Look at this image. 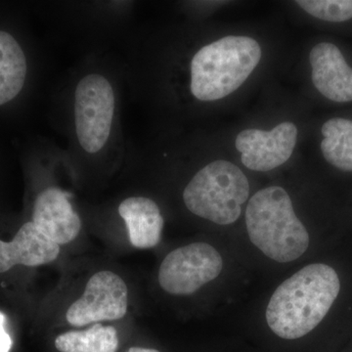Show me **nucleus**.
<instances>
[{
  "label": "nucleus",
  "mask_w": 352,
  "mask_h": 352,
  "mask_svg": "<svg viewBox=\"0 0 352 352\" xmlns=\"http://www.w3.org/2000/svg\"><path fill=\"white\" fill-rule=\"evenodd\" d=\"M321 132V150L326 161L340 170L352 171V120H329Z\"/></svg>",
  "instance_id": "nucleus-15"
},
{
  "label": "nucleus",
  "mask_w": 352,
  "mask_h": 352,
  "mask_svg": "<svg viewBox=\"0 0 352 352\" xmlns=\"http://www.w3.org/2000/svg\"><path fill=\"white\" fill-rule=\"evenodd\" d=\"M245 226L252 244L278 263L296 261L309 245V234L296 217L289 194L280 186L266 187L252 197Z\"/></svg>",
  "instance_id": "nucleus-4"
},
{
  "label": "nucleus",
  "mask_w": 352,
  "mask_h": 352,
  "mask_svg": "<svg viewBox=\"0 0 352 352\" xmlns=\"http://www.w3.org/2000/svg\"><path fill=\"white\" fill-rule=\"evenodd\" d=\"M60 352H117L118 331L112 326L95 324L85 331H69L55 339Z\"/></svg>",
  "instance_id": "nucleus-14"
},
{
  "label": "nucleus",
  "mask_w": 352,
  "mask_h": 352,
  "mask_svg": "<svg viewBox=\"0 0 352 352\" xmlns=\"http://www.w3.org/2000/svg\"><path fill=\"white\" fill-rule=\"evenodd\" d=\"M27 57L10 32L0 30V106L14 100L25 87Z\"/></svg>",
  "instance_id": "nucleus-13"
},
{
  "label": "nucleus",
  "mask_w": 352,
  "mask_h": 352,
  "mask_svg": "<svg viewBox=\"0 0 352 352\" xmlns=\"http://www.w3.org/2000/svg\"><path fill=\"white\" fill-rule=\"evenodd\" d=\"M298 129L285 122L270 131L245 129L236 138V149L245 168L254 171H270L286 163L295 150Z\"/></svg>",
  "instance_id": "nucleus-8"
},
{
  "label": "nucleus",
  "mask_w": 352,
  "mask_h": 352,
  "mask_svg": "<svg viewBox=\"0 0 352 352\" xmlns=\"http://www.w3.org/2000/svg\"><path fill=\"white\" fill-rule=\"evenodd\" d=\"M223 267L221 256L207 243L177 248L160 266L159 283L166 293L188 296L219 277Z\"/></svg>",
  "instance_id": "nucleus-6"
},
{
  "label": "nucleus",
  "mask_w": 352,
  "mask_h": 352,
  "mask_svg": "<svg viewBox=\"0 0 352 352\" xmlns=\"http://www.w3.org/2000/svg\"><path fill=\"white\" fill-rule=\"evenodd\" d=\"M118 212L134 248L152 249L161 242L164 220L156 201L142 196L129 197L120 201Z\"/></svg>",
  "instance_id": "nucleus-12"
},
{
  "label": "nucleus",
  "mask_w": 352,
  "mask_h": 352,
  "mask_svg": "<svg viewBox=\"0 0 352 352\" xmlns=\"http://www.w3.org/2000/svg\"><path fill=\"white\" fill-rule=\"evenodd\" d=\"M6 315L0 311V352H9L12 347V340L6 331Z\"/></svg>",
  "instance_id": "nucleus-17"
},
{
  "label": "nucleus",
  "mask_w": 352,
  "mask_h": 352,
  "mask_svg": "<svg viewBox=\"0 0 352 352\" xmlns=\"http://www.w3.org/2000/svg\"><path fill=\"white\" fill-rule=\"evenodd\" d=\"M126 352H161L157 349H145V347L133 346L131 347Z\"/></svg>",
  "instance_id": "nucleus-18"
},
{
  "label": "nucleus",
  "mask_w": 352,
  "mask_h": 352,
  "mask_svg": "<svg viewBox=\"0 0 352 352\" xmlns=\"http://www.w3.org/2000/svg\"><path fill=\"white\" fill-rule=\"evenodd\" d=\"M340 291L339 275L327 264L312 263L280 285L266 308V321L275 335L296 340L325 318Z\"/></svg>",
  "instance_id": "nucleus-1"
},
{
  "label": "nucleus",
  "mask_w": 352,
  "mask_h": 352,
  "mask_svg": "<svg viewBox=\"0 0 352 352\" xmlns=\"http://www.w3.org/2000/svg\"><path fill=\"white\" fill-rule=\"evenodd\" d=\"M32 222L59 245L73 242L82 229V220L72 205L69 194L57 186L47 187L36 196Z\"/></svg>",
  "instance_id": "nucleus-9"
},
{
  "label": "nucleus",
  "mask_w": 352,
  "mask_h": 352,
  "mask_svg": "<svg viewBox=\"0 0 352 352\" xmlns=\"http://www.w3.org/2000/svg\"><path fill=\"white\" fill-rule=\"evenodd\" d=\"M309 61L312 82L323 96L338 103L352 101V68L335 44L315 45Z\"/></svg>",
  "instance_id": "nucleus-10"
},
{
  "label": "nucleus",
  "mask_w": 352,
  "mask_h": 352,
  "mask_svg": "<svg viewBox=\"0 0 352 352\" xmlns=\"http://www.w3.org/2000/svg\"><path fill=\"white\" fill-rule=\"evenodd\" d=\"M249 195V180L241 168L231 162L217 160L190 180L183 191V201L197 217L228 226L239 219Z\"/></svg>",
  "instance_id": "nucleus-5"
},
{
  "label": "nucleus",
  "mask_w": 352,
  "mask_h": 352,
  "mask_svg": "<svg viewBox=\"0 0 352 352\" xmlns=\"http://www.w3.org/2000/svg\"><path fill=\"white\" fill-rule=\"evenodd\" d=\"M261 58V45L250 36H228L207 44L190 62V92L201 102L224 98L248 80Z\"/></svg>",
  "instance_id": "nucleus-3"
},
{
  "label": "nucleus",
  "mask_w": 352,
  "mask_h": 352,
  "mask_svg": "<svg viewBox=\"0 0 352 352\" xmlns=\"http://www.w3.org/2000/svg\"><path fill=\"white\" fill-rule=\"evenodd\" d=\"M129 289L124 279L112 271H99L88 280L82 296L72 303L66 319L76 327L120 320L126 316Z\"/></svg>",
  "instance_id": "nucleus-7"
},
{
  "label": "nucleus",
  "mask_w": 352,
  "mask_h": 352,
  "mask_svg": "<svg viewBox=\"0 0 352 352\" xmlns=\"http://www.w3.org/2000/svg\"><path fill=\"white\" fill-rule=\"evenodd\" d=\"M305 12L327 22H346L352 18V0H298Z\"/></svg>",
  "instance_id": "nucleus-16"
},
{
  "label": "nucleus",
  "mask_w": 352,
  "mask_h": 352,
  "mask_svg": "<svg viewBox=\"0 0 352 352\" xmlns=\"http://www.w3.org/2000/svg\"><path fill=\"white\" fill-rule=\"evenodd\" d=\"M117 83L102 71L89 68L78 76L69 97V139L74 154L101 157L112 154L118 138Z\"/></svg>",
  "instance_id": "nucleus-2"
},
{
  "label": "nucleus",
  "mask_w": 352,
  "mask_h": 352,
  "mask_svg": "<svg viewBox=\"0 0 352 352\" xmlns=\"http://www.w3.org/2000/svg\"><path fill=\"white\" fill-rule=\"evenodd\" d=\"M60 251V245L46 237L32 221L25 222L11 242L0 240V273L16 265L36 267L53 263Z\"/></svg>",
  "instance_id": "nucleus-11"
}]
</instances>
